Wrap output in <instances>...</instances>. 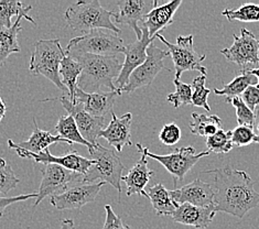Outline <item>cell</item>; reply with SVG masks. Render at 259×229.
Listing matches in <instances>:
<instances>
[{
    "mask_svg": "<svg viewBox=\"0 0 259 229\" xmlns=\"http://www.w3.org/2000/svg\"><path fill=\"white\" fill-rule=\"evenodd\" d=\"M202 173L214 175V205L217 213H226L242 219L259 204V193L254 188L255 182L245 171L227 165Z\"/></svg>",
    "mask_w": 259,
    "mask_h": 229,
    "instance_id": "1",
    "label": "cell"
},
{
    "mask_svg": "<svg viewBox=\"0 0 259 229\" xmlns=\"http://www.w3.org/2000/svg\"><path fill=\"white\" fill-rule=\"evenodd\" d=\"M73 58H75L83 67L81 76L77 80V88L92 94L98 93L104 86L109 91H118L121 95L114 83V80L118 78L122 69V63L116 57L81 54L74 55Z\"/></svg>",
    "mask_w": 259,
    "mask_h": 229,
    "instance_id": "2",
    "label": "cell"
},
{
    "mask_svg": "<svg viewBox=\"0 0 259 229\" xmlns=\"http://www.w3.org/2000/svg\"><path fill=\"white\" fill-rule=\"evenodd\" d=\"M115 12L104 8L98 0L77 2L71 4L66 9L65 21L74 31H90L106 29L116 34L120 33V29L112 21Z\"/></svg>",
    "mask_w": 259,
    "mask_h": 229,
    "instance_id": "3",
    "label": "cell"
},
{
    "mask_svg": "<svg viewBox=\"0 0 259 229\" xmlns=\"http://www.w3.org/2000/svg\"><path fill=\"white\" fill-rule=\"evenodd\" d=\"M65 54L59 39L40 40L34 44L29 71L34 76L42 75L47 77L60 90H63L64 95L69 96V90L63 85L60 76V66Z\"/></svg>",
    "mask_w": 259,
    "mask_h": 229,
    "instance_id": "4",
    "label": "cell"
},
{
    "mask_svg": "<svg viewBox=\"0 0 259 229\" xmlns=\"http://www.w3.org/2000/svg\"><path fill=\"white\" fill-rule=\"evenodd\" d=\"M91 159L95 163L91 166L90 170L83 176L84 184H93L95 182L109 183L113 188L121 194V177L125 165L121 163L120 158L117 156L115 150L107 149L102 145L97 144L94 149L89 151Z\"/></svg>",
    "mask_w": 259,
    "mask_h": 229,
    "instance_id": "5",
    "label": "cell"
},
{
    "mask_svg": "<svg viewBox=\"0 0 259 229\" xmlns=\"http://www.w3.org/2000/svg\"><path fill=\"white\" fill-rule=\"evenodd\" d=\"M124 41L114 32L101 29L92 30L83 35L73 38L66 47L65 52L70 55L94 54L102 57H115L117 53H125Z\"/></svg>",
    "mask_w": 259,
    "mask_h": 229,
    "instance_id": "6",
    "label": "cell"
},
{
    "mask_svg": "<svg viewBox=\"0 0 259 229\" xmlns=\"http://www.w3.org/2000/svg\"><path fill=\"white\" fill-rule=\"evenodd\" d=\"M136 147H137L139 153L145 154L147 158H151L158 161L159 163H161L163 168L174 177L175 185H177L178 181H183L187 173L202 158L207 157L209 154V151L197 152L193 147H182L169 154L161 156V154H155L150 152L148 148L143 147L140 144H137Z\"/></svg>",
    "mask_w": 259,
    "mask_h": 229,
    "instance_id": "7",
    "label": "cell"
},
{
    "mask_svg": "<svg viewBox=\"0 0 259 229\" xmlns=\"http://www.w3.org/2000/svg\"><path fill=\"white\" fill-rule=\"evenodd\" d=\"M157 38L168 48L175 64L176 79H180L182 73L187 71H199L202 75H206V67L202 65L206 55L197 53L194 50L192 34L188 36L178 35L176 44H172L161 33L157 34Z\"/></svg>",
    "mask_w": 259,
    "mask_h": 229,
    "instance_id": "8",
    "label": "cell"
},
{
    "mask_svg": "<svg viewBox=\"0 0 259 229\" xmlns=\"http://www.w3.org/2000/svg\"><path fill=\"white\" fill-rule=\"evenodd\" d=\"M233 44L221 50V53L239 66L240 74H248L259 69V39L245 28L240 29V35L233 34Z\"/></svg>",
    "mask_w": 259,
    "mask_h": 229,
    "instance_id": "9",
    "label": "cell"
},
{
    "mask_svg": "<svg viewBox=\"0 0 259 229\" xmlns=\"http://www.w3.org/2000/svg\"><path fill=\"white\" fill-rule=\"evenodd\" d=\"M41 172L42 181L39 191L36 192L38 196H36L34 206H38L48 196L52 197L59 195L74 185L83 183V174L70 171L57 164H43Z\"/></svg>",
    "mask_w": 259,
    "mask_h": 229,
    "instance_id": "10",
    "label": "cell"
},
{
    "mask_svg": "<svg viewBox=\"0 0 259 229\" xmlns=\"http://www.w3.org/2000/svg\"><path fill=\"white\" fill-rule=\"evenodd\" d=\"M8 147L10 149L15 150L16 153L22 159H30L33 160V162L35 164L42 163V164H57L60 166H63V168L73 171V172H77L79 174L85 175L86 172L90 170L92 165L95 163L94 160L88 159L81 154H78L76 151H72L66 153L65 156L62 157H57L53 156L50 152V149H47L41 153H32L30 151H27L22 149L17 144H15L14 140L9 139L8 140Z\"/></svg>",
    "mask_w": 259,
    "mask_h": 229,
    "instance_id": "11",
    "label": "cell"
},
{
    "mask_svg": "<svg viewBox=\"0 0 259 229\" xmlns=\"http://www.w3.org/2000/svg\"><path fill=\"white\" fill-rule=\"evenodd\" d=\"M168 55H170L169 51L161 50L151 43L149 48L147 49L146 61L132 73L127 85L122 89V93H133L138 88L147 87V86L152 84L153 79L162 70L170 71L163 64V60Z\"/></svg>",
    "mask_w": 259,
    "mask_h": 229,
    "instance_id": "12",
    "label": "cell"
},
{
    "mask_svg": "<svg viewBox=\"0 0 259 229\" xmlns=\"http://www.w3.org/2000/svg\"><path fill=\"white\" fill-rule=\"evenodd\" d=\"M54 101H59L62 103L64 109L75 120L76 126L79 130V133L82 134V137L86 141H89L92 146L95 147L97 145L96 140L100 137V133L105 129L108 119L97 118V117H93L89 113H86L82 104H72L66 95H63L59 98H54Z\"/></svg>",
    "mask_w": 259,
    "mask_h": 229,
    "instance_id": "13",
    "label": "cell"
},
{
    "mask_svg": "<svg viewBox=\"0 0 259 229\" xmlns=\"http://www.w3.org/2000/svg\"><path fill=\"white\" fill-rule=\"evenodd\" d=\"M104 182L93 184H77L66 190L63 193L52 196L50 203L53 207L59 210H73L79 209L94 202L97 195L100 194Z\"/></svg>",
    "mask_w": 259,
    "mask_h": 229,
    "instance_id": "14",
    "label": "cell"
},
{
    "mask_svg": "<svg viewBox=\"0 0 259 229\" xmlns=\"http://www.w3.org/2000/svg\"><path fill=\"white\" fill-rule=\"evenodd\" d=\"M118 12H115V21L119 24L129 26L137 35V40L143 38V31L139 22L143 23L145 17L158 6L157 0H118Z\"/></svg>",
    "mask_w": 259,
    "mask_h": 229,
    "instance_id": "15",
    "label": "cell"
},
{
    "mask_svg": "<svg viewBox=\"0 0 259 229\" xmlns=\"http://www.w3.org/2000/svg\"><path fill=\"white\" fill-rule=\"evenodd\" d=\"M141 31H143V38L126 45V51L124 53L125 61L124 63H122V69L118 78L115 80L116 88L118 89L121 94L122 89H124V87L128 83L129 76L132 75V73L146 61L147 49L149 48V45L153 41V39H151L149 36V32H148V30L146 28H141Z\"/></svg>",
    "mask_w": 259,
    "mask_h": 229,
    "instance_id": "16",
    "label": "cell"
},
{
    "mask_svg": "<svg viewBox=\"0 0 259 229\" xmlns=\"http://www.w3.org/2000/svg\"><path fill=\"white\" fill-rule=\"evenodd\" d=\"M170 194L179 205L191 204V205L199 207L214 205L215 190L211 184L203 182L200 178H196L193 182L183 185L180 189L170 191Z\"/></svg>",
    "mask_w": 259,
    "mask_h": 229,
    "instance_id": "17",
    "label": "cell"
},
{
    "mask_svg": "<svg viewBox=\"0 0 259 229\" xmlns=\"http://www.w3.org/2000/svg\"><path fill=\"white\" fill-rule=\"evenodd\" d=\"M117 96H120L118 91H98L88 94L79 88H76L75 91V101L83 105L86 113L105 119L113 116Z\"/></svg>",
    "mask_w": 259,
    "mask_h": 229,
    "instance_id": "18",
    "label": "cell"
},
{
    "mask_svg": "<svg viewBox=\"0 0 259 229\" xmlns=\"http://www.w3.org/2000/svg\"><path fill=\"white\" fill-rule=\"evenodd\" d=\"M133 116L127 113L121 117H117L114 113L107 127L100 133L98 138H104L110 146L115 148L117 152H120L125 146H132V127Z\"/></svg>",
    "mask_w": 259,
    "mask_h": 229,
    "instance_id": "19",
    "label": "cell"
},
{
    "mask_svg": "<svg viewBox=\"0 0 259 229\" xmlns=\"http://www.w3.org/2000/svg\"><path fill=\"white\" fill-rule=\"evenodd\" d=\"M181 4L182 0H172L162 6H157L145 17L141 28H146L150 38L155 40L157 34L174 23L175 15Z\"/></svg>",
    "mask_w": 259,
    "mask_h": 229,
    "instance_id": "20",
    "label": "cell"
},
{
    "mask_svg": "<svg viewBox=\"0 0 259 229\" xmlns=\"http://www.w3.org/2000/svg\"><path fill=\"white\" fill-rule=\"evenodd\" d=\"M215 214H217L215 205L199 207L191 205V204H182L170 217L175 222H179V224L203 229L209 226Z\"/></svg>",
    "mask_w": 259,
    "mask_h": 229,
    "instance_id": "21",
    "label": "cell"
},
{
    "mask_svg": "<svg viewBox=\"0 0 259 229\" xmlns=\"http://www.w3.org/2000/svg\"><path fill=\"white\" fill-rule=\"evenodd\" d=\"M155 172L148 168V159L145 154H141V158L133 168L129 170L126 175L121 177V182L127 185V196L138 194L141 196H147L145 188L149 183L151 176Z\"/></svg>",
    "mask_w": 259,
    "mask_h": 229,
    "instance_id": "22",
    "label": "cell"
},
{
    "mask_svg": "<svg viewBox=\"0 0 259 229\" xmlns=\"http://www.w3.org/2000/svg\"><path fill=\"white\" fill-rule=\"evenodd\" d=\"M24 18L29 22H31L34 26H36L33 18L30 16L21 15L17 17L16 22L12 24V27L9 29L0 28V67H3L6 63V61L14 53H20L21 49L19 43H18V35L22 31L21 27V19Z\"/></svg>",
    "mask_w": 259,
    "mask_h": 229,
    "instance_id": "23",
    "label": "cell"
},
{
    "mask_svg": "<svg viewBox=\"0 0 259 229\" xmlns=\"http://www.w3.org/2000/svg\"><path fill=\"white\" fill-rule=\"evenodd\" d=\"M59 142H62V144L72 145L70 141L63 139L60 135L52 134L50 131H46V130H41L38 125H36L35 118H33V132L27 141L20 142V144H17L22 149L30 151L32 153H41L45 150L49 149V147L53 144H59Z\"/></svg>",
    "mask_w": 259,
    "mask_h": 229,
    "instance_id": "24",
    "label": "cell"
},
{
    "mask_svg": "<svg viewBox=\"0 0 259 229\" xmlns=\"http://www.w3.org/2000/svg\"><path fill=\"white\" fill-rule=\"evenodd\" d=\"M66 53V52H65ZM83 67L81 63L73 58L70 54H65V57L60 66V76L62 83L69 90V100L72 104H76L75 91L77 88V80L81 76Z\"/></svg>",
    "mask_w": 259,
    "mask_h": 229,
    "instance_id": "25",
    "label": "cell"
},
{
    "mask_svg": "<svg viewBox=\"0 0 259 229\" xmlns=\"http://www.w3.org/2000/svg\"><path fill=\"white\" fill-rule=\"evenodd\" d=\"M147 196L158 216H171L180 206L171 197L170 191L166 190L161 183L148 189Z\"/></svg>",
    "mask_w": 259,
    "mask_h": 229,
    "instance_id": "26",
    "label": "cell"
},
{
    "mask_svg": "<svg viewBox=\"0 0 259 229\" xmlns=\"http://www.w3.org/2000/svg\"><path fill=\"white\" fill-rule=\"evenodd\" d=\"M222 129V119L218 115L192 114V121L190 123L191 133L201 137H211Z\"/></svg>",
    "mask_w": 259,
    "mask_h": 229,
    "instance_id": "27",
    "label": "cell"
},
{
    "mask_svg": "<svg viewBox=\"0 0 259 229\" xmlns=\"http://www.w3.org/2000/svg\"><path fill=\"white\" fill-rule=\"evenodd\" d=\"M55 131H57L58 135L62 137L63 139L70 141L71 144H78L89 148V151L94 149V147L92 146L89 141H86L82 134L79 133V130L76 126L75 120L73 119V117L67 116H61L59 118V121L55 126Z\"/></svg>",
    "mask_w": 259,
    "mask_h": 229,
    "instance_id": "28",
    "label": "cell"
},
{
    "mask_svg": "<svg viewBox=\"0 0 259 229\" xmlns=\"http://www.w3.org/2000/svg\"><path fill=\"white\" fill-rule=\"evenodd\" d=\"M255 85V79L250 74H240L236 76L231 83L224 85L222 89L214 88V93L218 96L225 97L226 103H231L234 98L240 97L243 93L247 89L249 86Z\"/></svg>",
    "mask_w": 259,
    "mask_h": 229,
    "instance_id": "29",
    "label": "cell"
},
{
    "mask_svg": "<svg viewBox=\"0 0 259 229\" xmlns=\"http://www.w3.org/2000/svg\"><path fill=\"white\" fill-rule=\"evenodd\" d=\"M32 6H24L21 2L15 0H0V28L9 29L12 27L11 18L14 16L19 17L21 15L29 16V11Z\"/></svg>",
    "mask_w": 259,
    "mask_h": 229,
    "instance_id": "30",
    "label": "cell"
},
{
    "mask_svg": "<svg viewBox=\"0 0 259 229\" xmlns=\"http://www.w3.org/2000/svg\"><path fill=\"white\" fill-rule=\"evenodd\" d=\"M228 21L240 22H259V5L245 4L237 9H224L222 11Z\"/></svg>",
    "mask_w": 259,
    "mask_h": 229,
    "instance_id": "31",
    "label": "cell"
},
{
    "mask_svg": "<svg viewBox=\"0 0 259 229\" xmlns=\"http://www.w3.org/2000/svg\"><path fill=\"white\" fill-rule=\"evenodd\" d=\"M206 146L208 151L211 152L218 154L228 153L233 149L232 130L228 131H224L223 129L219 130L217 133L206 138Z\"/></svg>",
    "mask_w": 259,
    "mask_h": 229,
    "instance_id": "32",
    "label": "cell"
},
{
    "mask_svg": "<svg viewBox=\"0 0 259 229\" xmlns=\"http://www.w3.org/2000/svg\"><path fill=\"white\" fill-rule=\"evenodd\" d=\"M206 75H199L193 79L191 87H192V106L202 107L206 111H211V107L207 103L209 93L208 88L205 87Z\"/></svg>",
    "mask_w": 259,
    "mask_h": 229,
    "instance_id": "33",
    "label": "cell"
},
{
    "mask_svg": "<svg viewBox=\"0 0 259 229\" xmlns=\"http://www.w3.org/2000/svg\"><path fill=\"white\" fill-rule=\"evenodd\" d=\"M174 83L176 85V91L166 96V101L174 105L175 108H179L183 105H192V87H191V85L176 78Z\"/></svg>",
    "mask_w": 259,
    "mask_h": 229,
    "instance_id": "34",
    "label": "cell"
},
{
    "mask_svg": "<svg viewBox=\"0 0 259 229\" xmlns=\"http://www.w3.org/2000/svg\"><path fill=\"white\" fill-rule=\"evenodd\" d=\"M19 183L20 179L17 177L10 164H8L4 158H0V193H9L10 191L15 190Z\"/></svg>",
    "mask_w": 259,
    "mask_h": 229,
    "instance_id": "35",
    "label": "cell"
},
{
    "mask_svg": "<svg viewBox=\"0 0 259 229\" xmlns=\"http://www.w3.org/2000/svg\"><path fill=\"white\" fill-rule=\"evenodd\" d=\"M236 109V119L239 126H246L254 129L256 123V114L246 106L240 97H236L231 102Z\"/></svg>",
    "mask_w": 259,
    "mask_h": 229,
    "instance_id": "36",
    "label": "cell"
},
{
    "mask_svg": "<svg viewBox=\"0 0 259 229\" xmlns=\"http://www.w3.org/2000/svg\"><path fill=\"white\" fill-rule=\"evenodd\" d=\"M232 142L233 146L238 148L246 147L251 144H259V137L255 133L254 129L246 126H238L232 130Z\"/></svg>",
    "mask_w": 259,
    "mask_h": 229,
    "instance_id": "37",
    "label": "cell"
},
{
    "mask_svg": "<svg viewBox=\"0 0 259 229\" xmlns=\"http://www.w3.org/2000/svg\"><path fill=\"white\" fill-rule=\"evenodd\" d=\"M159 139L165 146H175L181 139V129L177 123H166L159 133Z\"/></svg>",
    "mask_w": 259,
    "mask_h": 229,
    "instance_id": "38",
    "label": "cell"
},
{
    "mask_svg": "<svg viewBox=\"0 0 259 229\" xmlns=\"http://www.w3.org/2000/svg\"><path fill=\"white\" fill-rule=\"evenodd\" d=\"M242 101L245 103L252 113L257 114L259 111V87L257 85H251L246 89L242 96Z\"/></svg>",
    "mask_w": 259,
    "mask_h": 229,
    "instance_id": "39",
    "label": "cell"
},
{
    "mask_svg": "<svg viewBox=\"0 0 259 229\" xmlns=\"http://www.w3.org/2000/svg\"><path fill=\"white\" fill-rule=\"evenodd\" d=\"M105 212H106V219H105L103 229H131V227L125 225L121 218L115 214L112 206L105 205Z\"/></svg>",
    "mask_w": 259,
    "mask_h": 229,
    "instance_id": "40",
    "label": "cell"
},
{
    "mask_svg": "<svg viewBox=\"0 0 259 229\" xmlns=\"http://www.w3.org/2000/svg\"><path fill=\"white\" fill-rule=\"evenodd\" d=\"M38 194L32 193V194H23L19 196H12V197H6V196H0V218L3 217L6 209L9 207L10 205L15 203H19L23 202L27 200H31V199H36Z\"/></svg>",
    "mask_w": 259,
    "mask_h": 229,
    "instance_id": "41",
    "label": "cell"
},
{
    "mask_svg": "<svg viewBox=\"0 0 259 229\" xmlns=\"http://www.w3.org/2000/svg\"><path fill=\"white\" fill-rule=\"evenodd\" d=\"M60 229H76L75 224L72 219H64L62 220V224H61Z\"/></svg>",
    "mask_w": 259,
    "mask_h": 229,
    "instance_id": "42",
    "label": "cell"
},
{
    "mask_svg": "<svg viewBox=\"0 0 259 229\" xmlns=\"http://www.w3.org/2000/svg\"><path fill=\"white\" fill-rule=\"evenodd\" d=\"M6 111H7V106H6V104L4 103L3 98L0 97V121L5 118Z\"/></svg>",
    "mask_w": 259,
    "mask_h": 229,
    "instance_id": "43",
    "label": "cell"
},
{
    "mask_svg": "<svg viewBox=\"0 0 259 229\" xmlns=\"http://www.w3.org/2000/svg\"><path fill=\"white\" fill-rule=\"evenodd\" d=\"M248 74H250V75H252V76H256L257 77V86L259 87V69L254 70V71H250Z\"/></svg>",
    "mask_w": 259,
    "mask_h": 229,
    "instance_id": "44",
    "label": "cell"
},
{
    "mask_svg": "<svg viewBox=\"0 0 259 229\" xmlns=\"http://www.w3.org/2000/svg\"><path fill=\"white\" fill-rule=\"evenodd\" d=\"M257 130H258V137H259V123H258V126H257Z\"/></svg>",
    "mask_w": 259,
    "mask_h": 229,
    "instance_id": "45",
    "label": "cell"
}]
</instances>
